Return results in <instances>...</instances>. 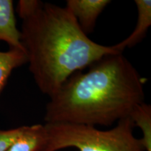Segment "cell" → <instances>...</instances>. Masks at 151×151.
I'll return each mask as SVG.
<instances>
[{"label":"cell","mask_w":151,"mask_h":151,"mask_svg":"<svg viewBox=\"0 0 151 151\" xmlns=\"http://www.w3.org/2000/svg\"><path fill=\"white\" fill-rule=\"evenodd\" d=\"M144 78L122 53L103 57L71 76L50 97L46 123L111 126L144 102Z\"/></svg>","instance_id":"obj_1"},{"label":"cell","mask_w":151,"mask_h":151,"mask_svg":"<svg viewBox=\"0 0 151 151\" xmlns=\"http://www.w3.org/2000/svg\"><path fill=\"white\" fill-rule=\"evenodd\" d=\"M22 19L20 39L29 69L43 94L49 97L71 75L108 55L122 53L88 38L66 7L41 3Z\"/></svg>","instance_id":"obj_2"},{"label":"cell","mask_w":151,"mask_h":151,"mask_svg":"<svg viewBox=\"0 0 151 151\" xmlns=\"http://www.w3.org/2000/svg\"><path fill=\"white\" fill-rule=\"evenodd\" d=\"M46 142L42 151L74 148L78 151H145L140 139L134 134L129 118L117 122L110 129L101 130L88 124L46 123Z\"/></svg>","instance_id":"obj_3"},{"label":"cell","mask_w":151,"mask_h":151,"mask_svg":"<svg viewBox=\"0 0 151 151\" xmlns=\"http://www.w3.org/2000/svg\"><path fill=\"white\" fill-rule=\"evenodd\" d=\"M110 2L109 0H68L66 8L76 19L81 30L88 35L93 32L98 17Z\"/></svg>","instance_id":"obj_4"},{"label":"cell","mask_w":151,"mask_h":151,"mask_svg":"<svg viewBox=\"0 0 151 151\" xmlns=\"http://www.w3.org/2000/svg\"><path fill=\"white\" fill-rule=\"evenodd\" d=\"M0 41L6 43L9 48L24 51L20 39V32L17 27L12 0H0Z\"/></svg>","instance_id":"obj_5"},{"label":"cell","mask_w":151,"mask_h":151,"mask_svg":"<svg viewBox=\"0 0 151 151\" xmlns=\"http://www.w3.org/2000/svg\"><path fill=\"white\" fill-rule=\"evenodd\" d=\"M134 2L138 14L135 28L129 37L121 42L114 45L115 48L121 52L125 48H132L140 43L146 37L151 25L150 0H135Z\"/></svg>","instance_id":"obj_6"},{"label":"cell","mask_w":151,"mask_h":151,"mask_svg":"<svg viewBox=\"0 0 151 151\" xmlns=\"http://www.w3.org/2000/svg\"><path fill=\"white\" fill-rule=\"evenodd\" d=\"M46 142L44 124L25 126L24 131L7 151H42Z\"/></svg>","instance_id":"obj_7"},{"label":"cell","mask_w":151,"mask_h":151,"mask_svg":"<svg viewBox=\"0 0 151 151\" xmlns=\"http://www.w3.org/2000/svg\"><path fill=\"white\" fill-rule=\"evenodd\" d=\"M129 118L134 127L141 129L142 137L140 140L145 151H151V106L143 102L132 111Z\"/></svg>","instance_id":"obj_8"},{"label":"cell","mask_w":151,"mask_h":151,"mask_svg":"<svg viewBox=\"0 0 151 151\" xmlns=\"http://www.w3.org/2000/svg\"><path fill=\"white\" fill-rule=\"evenodd\" d=\"M27 63L25 52L18 49L9 48L0 51V93L15 69Z\"/></svg>","instance_id":"obj_9"},{"label":"cell","mask_w":151,"mask_h":151,"mask_svg":"<svg viewBox=\"0 0 151 151\" xmlns=\"http://www.w3.org/2000/svg\"><path fill=\"white\" fill-rule=\"evenodd\" d=\"M25 126L10 129H0V151H7L24 131Z\"/></svg>","instance_id":"obj_10"}]
</instances>
